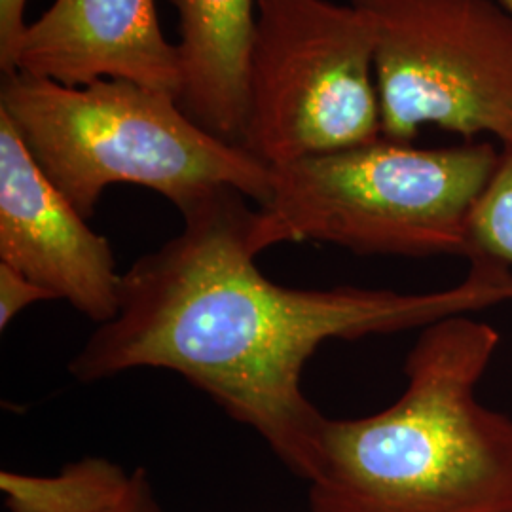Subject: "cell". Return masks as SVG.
Returning <instances> with one entry per match:
<instances>
[{
  "label": "cell",
  "mask_w": 512,
  "mask_h": 512,
  "mask_svg": "<svg viewBox=\"0 0 512 512\" xmlns=\"http://www.w3.org/2000/svg\"><path fill=\"white\" fill-rule=\"evenodd\" d=\"M4 112L50 181L90 219L112 184L164 196L181 213L220 188L264 205L272 169L194 122L177 97L128 80L63 86L4 74Z\"/></svg>",
  "instance_id": "obj_3"
},
{
  "label": "cell",
  "mask_w": 512,
  "mask_h": 512,
  "mask_svg": "<svg viewBox=\"0 0 512 512\" xmlns=\"http://www.w3.org/2000/svg\"><path fill=\"white\" fill-rule=\"evenodd\" d=\"M488 143H374L272 169L258 205L266 249L321 241L357 255L471 256L469 222L499 164Z\"/></svg>",
  "instance_id": "obj_4"
},
{
  "label": "cell",
  "mask_w": 512,
  "mask_h": 512,
  "mask_svg": "<svg viewBox=\"0 0 512 512\" xmlns=\"http://www.w3.org/2000/svg\"><path fill=\"white\" fill-rule=\"evenodd\" d=\"M179 14L181 107L211 135L243 145L256 0H167Z\"/></svg>",
  "instance_id": "obj_9"
},
{
  "label": "cell",
  "mask_w": 512,
  "mask_h": 512,
  "mask_svg": "<svg viewBox=\"0 0 512 512\" xmlns=\"http://www.w3.org/2000/svg\"><path fill=\"white\" fill-rule=\"evenodd\" d=\"M86 220L0 112V264L105 325L120 310L124 274Z\"/></svg>",
  "instance_id": "obj_7"
},
{
  "label": "cell",
  "mask_w": 512,
  "mask_h": 512,
  "mask_svg": "<svg viewBox=\"0 0 512 512\" xmlns=\"http://www.w3.org/2000/svg\"><path fill=\"white\" fill-rule=\"evenodd\" d=\"M499 340L469 313L421 329L395 403L325 420L310 512H511L512 420L476 399Z\"/></svg>",
  "instance_id": "obj_2"
},
{
  "label": "cell",
  "mask_w": 512,
  "mask_h": 512,
  "mask_svg": "<svg viewBox=\"0 0 512 512\" xmlns=\"http://www.w3.org/2000/svg\"><path fill=\"white\" fill-rule=\"evenodd\" d=\"M133 471L105 458H84L54 476L0 473L10 512H103L128 490Z\"/></svg>",
  "instance_id": "obj_10"
},
{
  "label": "cell",
  "mask_w": 512,
  "mask_h": 512,
  "mask_svg": "<svg viewBox=\"0 0 512 512\" xmlns=\"http://www.w3.org/2000/svg\"><path fill=\"white\" fill-rule=\"evenodd\" d=\"M380 137L365 16L329 0H256L241 147L274 169Z\"/></svg>",
  "instance_id": "obj_5"
},
{
  "label": "cell",
  "mask_w": 512,
  "mask_h": 512,
  "mask_svg": "<svg viewBox=\"0 0 512 512\" xmlns=\"http://www.w3.org/2000/svg\"><path fill=\"white\" fill-rule=\"evenodd\" d=\"M512 512V511H511Z\"/></svg>",
  "instance_id": "obj_16"
},
{
  "label": "cell",
  "mask_w": 512,
  "mask_h": 512,
  "mask_svg": "<svg viewBox=\"0 0 512 512\" xmlns=\"http://www.w3.org/2000/svg\"><path fill=\"white\" fill-rule=\"evenodd\" d=\"M103 512H164L156 501L145 469H135L128 490Z\"/></svg>",
  "instance_id": "obj_14"
},
{
  "label": "cell",
  "mask_w": 512,
  "mask_h": 512,
  "mask_svg": "<svg viewBox=\"0 0 512 512\" xmlns=\"http://www.w3.org/2000/svg\"><path fill=\"white\" fill-rule=\"evenodd\" d=\"M374 38L382 137L425 126L512 145V14L497 0H349Z\"/></svg>",
  "instance_id": "obj_6"
},
{
  "label": "cell",
  "mask_w": 512,
  "mask_h": 512,
  "mask_svg": "<svg viewBox=\"0 0 512 512\" xmlns=\"http://www.w3.org/2000/svg\"><path fill=\"white\" fill-rule=\"evenodd\" d=\"M12 73L71 88L128 80L183 93L179 50L164 37L154 0H54L27 25Z\"/></svg>",
  "instance_id": "obj_8"
},
{
  "label": "cell",
  "mask_w": 512,
  "mask_h": 512,
  "mask_svg": "<svg viewBox=\"0 0 512 512\" xmlns=\"http://www.w3.org/2000/svg\"><path fill=\"white\" fill-rule=\"evenodd\" d=\"M469 238V258L488 256L512 266V145L501 148L494 175L476 202Z\"/></svg>",
  "instance_id": "obj_11"
},
{
  "label": "cell",
  "mask_w": 512,
  "mask_h": 512,
  "mask_svg": "<svg viewBox=\"0 0 512 512\" xmlns=\"http://www.w3.org/2000/svg\"><path fill=\"white\" fill-rule=\"evenodd\" d=\"M247 200L220 188L181 213L183 230L124 274L120 310L69 372L80 384L137 368L175 372L306 480L327 420L302 389L315 351L511 302V266L473 256L458 285L431 293L285 287L256 264L266 247Z\"/></svg>",
  "instance_id": "obj_1"
},
{
  "label": "cell",
  "mask_w": 512,
  "mask_h": 512,
  "mask_svg": "<svg viewBox=\"0 0 512 512\" xmlns=\"http://www.w3.org/2000/svg\"><path fill=\"white\" fill-rule=\"evenodd\" d=\"M44 300H54V296L29 277L0 264V329H8L21 311Z\"/></svg>",
  "instance_id": "obj_12"
},
{
  "label": "cell",
  "mask_w": 512,
  "mask_h": 512,
  "mask_svg": "<svg viewBox=\"0 0 512 512\" xmlns=\"http://www.w3.org/2000/svg\"><path fill=\"white\" fill-rule=\"evenodd\" d=\"M27 0H0V67L2 74L14 71V55L23 37Z\"/></svg>",
  "instance_id": "obj_13"
},
{
  "label": "cell",
  "mask_w": 512,
  "mask_h": 512,
  "mask_svg": "<svg viewBox=\"0 0 512 512\" xmlns=\"http://www.w3.org/2000/svg\"><path fill=\"white\" fill-rule=\"evenodd\" d=\"M497 2H501L509 12L512 14V0H497Z\"/></svg>",
  "instance_id": "obj_15"
}]
</instances>
